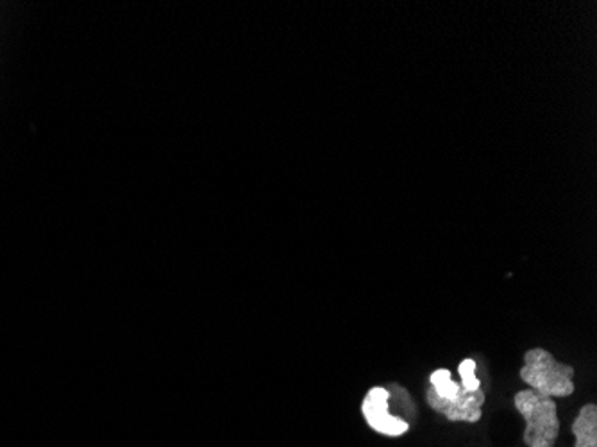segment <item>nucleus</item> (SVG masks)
I'll return each mask as SVG.
<instances>
[{
  "label": "nucleus",
  "instance_id": "1",
  "mask_svg": "<svg viewBox=\"0 0 597 447\" xmlns=\"http://www.w3.org/2000/svg\"><path fill=\"white\" fill-rule=\"evenodd\" d=\"M520 379L543 398H569L574 392V367L562 364L549 351L529 350L524 354Z\"/></svg>",
  "mask_w": 597,
  "mask_h": 447
},
{
  "label": "nucleus",
  "instance_id": "2",
  "mask_svg": "<svg viewBox=\"0 0 597 447\" xmlns=\"http://www.w3.org/2000/svg\"><path fill=\"white\" fill-rule=\"evenodd\" d=\"M514 404L526 423L524 444L528 447H554L560 435L559 407L554 399L526 389L515 393Z\"/></svg>",
  "mask_w": 597,
  "mask_h": 447
},
{
  "label": "nucleus",
  "instance_id": "3",
  "mask_svg": "<svg viewBox=\"0 0 597 447\" xmlns=\"http://www.w3.org/2000/svg\"><path fill=\"white\" fill-rule=\"evenodd\" d=\"M426 399L431 409L444 415L450 423L476 424L480 421L481 413H483L487 393L483 389L467 390L460 385L458 396L453 401L436 396L433 389L428 390Z\"/></svg>",
  "mask_w": 597,
  "mask_h": 447
},
{
  "label": "nucleus",
  "instance_id": "4",
  "mask_svg": "<svg viewBox=\"0 0 597 447\" xmlns=\"http://www.w3.org/2000/svg\"><path fill=\"white\" fill-rule=\"evenodd\" d=\"M388 399H390V392L383 387L368 390L362 403L363 417L374 432L387 437H401L410 426L405 419L396 417L388 412Z\"/></svg>",
  "mask_w": 597,
  "mask_h": 447
},
{
  "label": "nucleus",
  "instance_id": "5",
  "mask_svg": "<svg viewBox=\"0 0 597 447\" xmlns=\"http://www.w3.org/2000/svg\"><path fill=\"white\" fill-rule=\"evenodd\" d=\"M573 435L576 437L574 447H597V407L585 404L574 419Z\"/></svg>",
  "mask_w": 597,
  "mask_h": 447
},
{
  "label": "nucleus",
  "instance_id": "6",
  "mask_svg": "<svg viewBox=\"0 0 597 447\" xmlns=\"http://www.w3.org/2000/svg\"><path fill=\"white\" fill-rule=\"evenodd\" d=\"M430 384L436 396H441L442 399H447V401H453L458 396V390H460V385L456 384L453 374L447 369H438L431 374Z\"/></svg>",
  "mask_w": 597,
  "mask_h": 447
},
{
  "label": "nucleus",
  "instance_id": "7",
  "mask_svg": "<svg viewBox=\"0 0 597 447\" xmlns=\"http://www.w3.org/2000/svg\"><path fill=\"white\" fill-rule=\"evenodd\" d=\"M458 373L461 376V387L467 390H478L481 389V381L476 376V362L475 360H464L460 365H458Z\"/></svg>",
  "mask_w": 597,
  "mask_h": 447
}]
</instances>
